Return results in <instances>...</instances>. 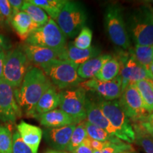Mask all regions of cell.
I'll return each mask as SVG.
<instances>
[{
  "instance_id": "1f68e13d",
  "label": "cell",
  "mask_w": 153,
  "mask_h": 153,
  "mask_svg": "<svg viewBox=\"0 0 153 153\" xmlns=\"http://www.w3.org/2000/svg\"><path fill=\"white\" fill-rule=\"evenodd\" d=\"M91 41H92V31L89 27L85 26L72 43L77 48L85 50L91 47Z\"/></svg>"
},
{
  "instance_id": "603a6c76",
  "label": "cell",
  "mask_w": 153,
  "mask_h": 153,
  "mask_svg": "<svg viewBox=\"0 0 153 153\" xmlns=\"http://www.w3.org/2000/svg\"><path fill=\"white\" fill-rule=\"evenodd\" d=\"M29 2L41 8L49 15L50 18L56 20L66 0H29Z\"/></svg>"
},
{
  "instance_id": "83f0119b",
  "label": "cell",
  "mask_w": 153,
  "mask_h": 153,
  "mask_svg": "<svg viewBox=\"0 0 153 153\" xmlns=\"http://www.w3.org/2000/svg\"><path fill=\"white\" fill-rule=\"evenodd\" d=\"M141 98L143 99L145 110L149 114L153 112V88L148 80H142L135 83Z\"/></svg>"
},
{
  "instance_id": "8992f818",
  "label": "cell",
  "mask_w": 153,
  "mask_h": 153,
  "mask_svg": "<svg viewBox=\"0 0 153 153\" xmlns=\"http://www.w3.org/2000/svg\"><path fill=\"white\" fill-rule=\"evenodd\" d=\"M87 20V11L82 3L67 1L57 17L56 24L67 38H73L85 27Z\"/></svg>"
},
{
  "instance_id": "8d00e7d4",
  "label": "cell",
  "mask_w": 153,
  "mask_h": 153,
  "mask_svg": "<svg viewBox=\"0 0 153 153\" xmlns=\"http://www.w3.org/2000/svg\"><path fill=\"white\" fill-rule=\"evenodd\" d=\"M142 127L150 134L153 133V112L148 115V116L143 121L139 123Z\"/></svg>"
},
{
  "instance_id": "f35d334b",
  "label": "cell",
  "mask_w": 153,
  "mask_h": 153,
  "mask_svg": "<svg viewBox=\"0 0 153 153\" xmlns=\"http://www.w3.org/2000/svg\"><path fill=\"white\" fill-rule=\"evenodd\" d=\"M11 42L8 38H7L4 36L0 33V53L4 52L11 49Z\"/></svg>"
},
{
  "instance_id": "d590c367",
  "label": "cell",
  "mask_w": 153,
  "mask_h": 153,
  "mask_svg": "<svg viewBox=\"0 0 153 153\" xmlns=\"http://www.w3.org/2000/svg\"><path fill=\"white\" fill-rule=\"evenodd\" d=\"M84 142H85L93 151H100L106 148V147L108 146L111 143H115V142H111V141L101 142V141H98V140H95L91 139L88 137L85 140Z\"/></svg>"
},
{
  "instance_id": "484cf974",
  "label": "cell",
  "mask_w": 153,
  "mask_h": 153,
  "mask_svg": "<svg viewBox=\"0 0 153 153\" xmlns=\"http://www.w3.org/2000/svg\"><path fill=\"white\" fill-rule=\"evenodd\" d=\"M129 51L135 60L146 68L148 69L153 62V45H135Z\"/></svg>"
},
{
  "instance_id": "f546056e",
  "label": "cell",
  "mask_w": 153,
  "mask_h": 153,
  "mask_svg": "<svg viewBox=\"0 0 153 153\" xmlns=\"http://www.w3.org/2000/svg\"><path fill=\"white\" fill-rule=\"evenodd\" d=\"M87 137V133L86 131L85 125H84V122L76 124L73 132H72L70 141L69 143L68 148H67V151H68L69 153L72 152L76 148H78Z\"/></svg>"
},
{
  "instance_id": "60d3db41",
  "label": "cell",
  "mask_w": 153,
  "mask_h": 153,
  "mask_svg": "<svg viewBox=\"0 0 153 153\" xmlns=\"http://www.w3.org/2000/svg\"><path fill=\"white\" fill-rule=\"evenodd\" d=\"M6 53L1 52L0 53V79H1L2 76V72H3V65H4V60Z\"/></svg>"
},
{
  "instance_id": "4fadbf2b",
  "label": "cell",
  "mask_w": 153,
  "mask_h": 153,
  "mask_svg": "<svg viewBox=\"0 0 153 153\" xmlns=\"http://www.w3.org/2000/svg\"><path fill=\"white\" fill-rule=\"evenodd\" d=\"M85 90L97 93L101 99L106 101H113L119 99L122 94L121 79L118 75L111 81L104 82L92 78L84 81L79 85Z\"/></svg>"
},
{
  "instance_id": "d4e9b609",
  "label": "cell",
  "mask_w": 153,
  "mask_h": 153,
  "mask_svg": "<svg viewBox=\"0 0 153 153\" xmlns=\"http://www.w3.org/2000/svg\"><path fill=\"white\" fill-rule=\"evenodd\" d=\"M21 11L26 13L39 28L46 24L50 19L48 15L43 9L28 1H24Z\"/></svg>"
},
{
  "instance_id": "cb8c5ba5",
  "label": "cell",
  "mask_w": 153,
  "mask_h": 153,
  "mask_svg": "<svg viewBox=\"0 0 153 153\" xmlns=\"http://www.w3.org/2000/svg\"><path fill=\"white\" fill-rule=\"evenodd\" d=\"M135 133V142L145 153H153V139L139 123H132Z\"/></svg>"
},
{
  "instance_id": "f1b7e54d",
  "label": "cell",
  "mask_w": 153,
  "mask_h": 153,
  "mask_svg": "<svg viewBox=\"0 0 153 153\" xmlns=\"http://www.w3.org/2000/svg\"><path fill=\"white\" fill-rule=\"evenodd\" d=\"M84 125H85L86 131H87V137L89 138L95 140L101 141V142H105V141L118 142L120 140L118 137L110 135L104 130L89 123L88 121L84 122Z\"/></svg>"
},
{
  "instance_id": "ee69618b",
  "label": "cell",
  "mask_w": 153,
  "mask_h": 153,
  "mask_svg": "<svg viewBox=\"0 0 153 153\" xmlns=\"http://www.w3.org/2000/svg\"><path fill=\"white\" fill-rule=\"evenodd\" d=\"M0 26H1V27L4 26V20L2 18V16H1V11H0Z\"/></svg>"
},
{
  "instance_id": "3957f363",
  "label": "cell",
  "mask_w": 153,
  "mask_h": 153,
  "mask_svg": "<svg viewBox=\"0 0 153 153\" xmlns=\"http://www.w3.org/2000/svg\"><path fill=\"white\" fill-rule=\"evenodd\" d=\"M40 68L53 85L58 89L65 90L76 87L84 82L77 74L79 65L70 61L55 59Z\"/></svg>"
},
{
  "instance_id": "2e32d148",
  "label": "cell",
  "mask_w": 153,
  "mask_h": 153,
  "mask_svg": "<svg viewBox=\"0 0 153 153\" xmlns=\"http://www.w3.org/2000/svg\"><path fill=\"white\" fill-rule=\"evenodd\" d=\"M101 49L97 46H91L87 49H79L73 45L72 42L67 43L60 56V60H68L75 64H82L88 60L100 55Z\"/></svg>"
},
{
  "instance_id": "74e56055",
  "label": "cell",
  "mask_w": 153,
  "mask_h": 153,
  "mask_svg": "<svg viewBox=\"0 0 153 153\" xmlns=\"http://www.w3.org/2000/svg\"><path fill=\"white\" fill-rule=\"evenodd\" d=\"M8 1L11 8V11H12L13 17H14L22 10V7L24 4V1H22V0H8Z\"/></svg>"
},
{
  "instance_id": "44dd1931",
  "label": "cell",
  "mask_w": 153,
  "mask_h": 153,
  "mask_svg": "<svg viewBox=\"0 0 153 153\" xmlns=\"http://www.w3.org/2000/svg\"><path fill=\"white\" fill-rule=\"evenodd\" d=\"M113 57L111 55L103 54L88 60L79 65L77 70V74L82 79H92L100 71L101 68L107 61Z\"/></svg>"
},
{
  "instance_id": "d6a6232c",
  "label": "cell",
  "mask_w": 153,
  "mask_h": 153,
  "mask_svg": "<svg viewBox=\"0 0 153 153\" xmlns=\"http://www.w3.org/2000/svg\"><path fill=\"white\" fill-rule=\"evenodd\" d=\"M134 150L133 147L129 143L122 140L111 143L108 146L100 151H94L93 153H120L125 151Z\"/></svg>"
},
{
  "instance_id": "836d02e7",
  "label": "cell",
  "mask_w": 153,
  "mask_h": 153,
  "mask_svg": "<svg viewBox=\"0 0 153 153\" xmlns=\"http://www.w3.org/2000/svg\"><path fill=\"white\" fill-rule=\"evenodd\" d=\"M12 153H33L29 147L25 144L17 131L13 134Z\"/></svg>"
},
{
  "instance_id": "c3c4849f",
  "label": "cell",
  "mask_w": 153,
  "mask_h": 153,
  "mask_svg": "<svg viewBox=\"0 0 153 153\" xmlns=\"http://www.w3.org/2000/svg\"><path fill=\"white\" fill-rule=\"evenodd\" d=\"M150 136L152 137V138L153 139V133H152V134H150Z\"/></svg>"
},
{
  "instance_id": "f6af8a7d",
  "label": "cell",
  "mask_w": 153,
  "mask_h": 153,
  "mask_svg": "<svg viewBox=\"0 0 153 153\" xmlns=\"http://www.w3.org/2000/svg\"><path fill=\"white\" fill-rule=\"evenodd\" d=\"M120 153H137L135 150H129V151H125V152H122Z\"/></svg>"
},
{
  "instance_id": "ba28073f",
  "label": "cell",
  "mask_w": 153,
  "mask_h": 153,
  "mask_svg": "<svg viewBox=\"0 0 153 153\" xmlns=\"http://www.w3.org/2000/svg\"><path fill=\"white\" fill-rule=\"evenodd\" d=\"M116 57L120 64L118 75L121 79L122 93L131 84H135L142 80L153 79L148 69L140 64L129 50L127 51L118 50Z\"/></svg>"
},
{
  "instance_id": "d6986e66",
  "label": "cell",
  "mask_w": 153,
  "mask_h": 153,
  "mask_svg": "<svg viewBox=\"0 0 153 153\" xmlns=\"http://www.w3.org/2000/svg\"><path fill=\"white\" fill-rule=\"evenodd\" d=\"M60 91H57V88L53 85L51 86L38 101L33 117L37 118L42 114L56 109L60 105Z\"/></svg>"
},
{
  "instance_id": "e575fe53",
  "label": "cell",
  "mask_w": 153,
  "mask_h": 153,
  "mask_svg": "<svg viewBox=\"0 0 153 153\" xmlns=\"http://www.w3.org/2000/svg\"><path fill=\"white\" fill-rule=\"evenodd\" d=\"M0 11L2 16L4 26H10L13 15L8 0H0Z\"/></svg>"
},
{
  "instance_id": "9a60e30c",
  "label": "cell",
  "mask_w": 153,
  "mask_h": 153,
  "mask_svg": "<svg viewBox=\"0 0 153 153\" xmlns=\"http://www.w3.org/2000/svg\"><path fill=\"white\" fill-rule=\"evenodd\" d=\"M21 48L27 57L30 62L41 66L42 65L55 60L60 59L62 51H57L48 48L38 46L25 43L21 46Z\"/></svg>"
},
{
  "instance_id": "ab89813d",
  "label": "cell",
  "mask_w": 153,
  "mask_h": 153,
  "mask_svg": "<svg viewBox=\"0 0 153 153\" xmlns=\"http://www.w3.org/2000/svg\"><path fill=\"white\" fill-rule=\"evenodd\" d=\"M94 151L85 142H83L78 148L70 153H93Z\"/></svg>"
},
{
  "instance_id": "e0dca14e",
  "label": "cell",
  "mask_w": 153,
  "mask_h": 153,
  "mask_svg": "<svg viewBox=\"0 0 153 153\" xmlns=\"http://www.w3.org/2000/svg\"><path fill=\"white\" fill-rule=\"evenodd\" d=\"M85 108L86 114H87L86 119H87L89 123L104 130L110 135H114L116 137H118L117 132L111 125L110 122L101 111V108H99L97 102L87 97L85 101Z\"/></svg>"
},
{
  "instance_id": "30bf717a",
  "label": "cell",
  "mask_w": 153,
  "mask_h": 153,
  "mask_svg": "<svg viewBox=\"0 0 153 153\" xmlns=\"http://www.w3.org/2000/svg\"><path fill=\"white\" fill-rule=\"evenodd\" d=\"M60 109L65 112L75 121L82 123L87 118L85 101L87 91L82 87H74L60 91Z\"/></svg>"
},
{
  "instance_id": "9c48e42d",
  "label": "cell",
  "mask_w": 153,
  "mask_h": 153,
  "mask_svg": "<svg viewBox=\"0 0 153 153\" xmlns=\"http://www.w3.org/2000/svg\"><path fill=\"white\" fill-rule=\"evenodd\" d=\"M26 43L62 51L68 43L67 37L56 22L50 18L46 24L38 28L30 34Z\"/></svg>"
},
{
  "instance_id": "7c38bea8",
  "label": "cell",
  "mask_w": 153,
  "mask_h": 153,
  "mask_svg": "<svg viewBox=\"0 0 153 153\" xmlns=\"http://www.w3.org/2000/svg\"><path fill=\"white\" fill-rule=\"evenodd\" d=\"M22 111L17 104L14 89L4 80L0 79V120L14 123L22 117Z\"/></svg>"
},
{
  "instance_id": "7dc6e473",
  "label": "cell",
  "mask_w": 153,
  "mask_h": 153,
  "mask_svg": "<svg viewBox=\"0 0 153 153\" xmlns=\"http://www.w3.org/2000/svg\"><path fill=\"white\" fill-rule=\"evenodd\" d=\"M144 2H145V3H148V4H153V0H152V1H144Z\"/></svg>"
},
{
  "instance_id": "681fc988",
  "label": "cell",
  "mask_w": 153,
  "mask_h": 153,
  "mask_svg": "<svg viewBox=\"0 0 153 153\" xmlns=\"http://www.w3.org/2000/svg\"><path fill=\"white\" fill-rule=\"evenodd\" d=\"M1 26H0V28H1Z\"/></svg>"
},
{
  "instance_id": "7a4b0ae2",
  "label": "cell",
  "mask_w": 153,
  "mask_h": 153,
  "mask_svg": "<svg viewBox=\"0 0 153 153\" xmlns=\"http://www.w3.org/2000/svg\"><path fill=\"white\" fill-rule=\"evenodd\" d=\"M131 43L153 45V7L145 3L134 9L125 19Z\"/></svg>"
},
{
  "instance_id": "7402d4cb",
  "label": "cell",
  "mask_w": 153,
  "mask_h": 153,
  "mask_svg": "<svg viewBox=\"0 0 153 153\" xmlns=\"http://www.w3.org/2000/svg\"><path fill=\"white\" fill-rule=\"evenodd\" d=\"M12 27L22 41H26L30 34L39 28L30 17L24 11H20L13 17L11 23Z\"/></svg>"
},
{
  "instance_id": "bcb514c9",
  "label": "cell",
  "mask_w": 153,
  "mask_h": 153,
  "mask_svg": "<svg viewBox=\"0 0 153 153\" xmlns=\"http://www.w3.org/2000/svg\"><path fill=\"white\" fill-rule=\"evenodd\" d=\"M148 82H150V84L151 85H152V88H153V79H148Z\"/></svg>"
},
{
  "instance_id": "ffe728a7",
  "label": "cell",
  "mask_w": 153,
  "mask_h": 153,
  "mask_svg": "<svg viewBox=\"0 0 153 153\" xmlns=\"http://www.w3.org/2000/svg\"><path fill=\"white\" fill-rule=\"evenodd\" d=\"M41 125L45 128H60L62 126L76 125L73 118L61 109H56L47 112L37 118Z\"/></svg>"
},
{
  "instance_id": "ac0fdd59",
  "label": "cell",
  "mask_w": 153,
  "mask_h": 153,
  "mask_svg": "<svg viewBox=\"0 0 153 153\" xmlns=\"http://www.w3.org/2000/svg\"><path fill=\"white\" fill-rule=\"evenodd\" d=\"M17 131L25 144L29 147L33 153H38L43 136L42 129L22 120L17 125Z\"/></svg>"
},
{
  "instance_id": "7bdbcfd3",
  "label": "cell",
  "mask_w": 153,
  "mask_h": 153,
  "mask_svg": "<svg viewBox=\"0 0 153 153\" xmlns=\"http://www.w3.org/2000/svg\"><path fill=\"white\" fill-rule=\"evenodd\" d=\"M148 69H149V71H150V74H152V78H153V62H152V63H151L150 65L149 66Z\"/></svg>"
},
{
  "instance_id": "5bb4252c",
  "label": "cell",
  "mask_w": 153,
  "mask_h": 153,
  "mask_svg": "<svg viewBox=\"0 0 153 153\" xmlns=\"http://www.w3.org/2000/svg\"><path fill=\"white\" fill-rule=\"evenodd\" d=\"M75 124L60 128H45L43 135L45 142L54 150L65 152Z\"/></svg>"
},
{
  "instance_id": "4316f807",
  "label": "cell",
  "mask_w": 153,
  "mask_h": 153,
  "mask_svg": "<svg viewBox=\"0 0 153 153\" xmlns=\"http://www.w3.org/2000/svg\"><path fill=\"white\" fill-rule=\"evenodd\" d=\"M120 64L116 57H112L105 63L100 71L95 76L96 79L100 81L108 82L115 79L119 74Z\"/></svg>"
},
{
  "instance_id": "b9f144b4",
  "label": "cell",
  "mask_w": 153,
  "mask_h": 153,
  "mask_svg": "<svg viewBox=\"0 0 153 153\" xmlns=\"http://www.w3.org/2000/svg\"><path fill=\"white\" fill-rule=\"evenodd\" d=\"M45 153H69V152H62V151H56V150H51L47 151V152Z\"/></svg>"
},
{
  "instance_id": "4dcf8cb0",
  "label": "cell",
  "mask_w": 153,
  "mask_h": 153,
  "mask_svg": "<svg viewBox=\"0 0 153 153\" xmlns=\"http://www.w3.org/2000/svg\"><path fill=\"white\" fill-rule=\"evenodd\" d=\"M13 135L7 126L0 125V153H12Z\"/></svg>"
},
{
  "instance_id": "6da1fadb",
  "label": "cell",
  "mask_w": 153,
  "mask_h": 153,
  "mask_svg": "<svg viewBox=\"0 0 153 153\" xmlns=\"http://www.w3.org/2000/svg\"><path fill=\"white\" fill-rule=\"evenodd\" d=\"M53 86L51 80L38 67H30L19 89H14L17 104L26 116L33 117L38 101Z\"/></svg>"
},
{
  "instance_id": "277c9868",
  "label": "cell",
  "mask_w": 153,
  "mask_h": 153,
  "mask_svg": "<svg viewBox=\"0 0 153 153\" xmlns=\"http://www.w3.org/2000/svg\"><path fill=\"white\" fill-rule=\"evenodd\" d=\"M104 26L108 38L118 50L127 51L131 48L123 9L119 4H111L107 6L104 14Z\"/></svg>"
},
{
  "instance_id": "5b68a950",
  "label": "cell",
  "mask_w": 153,
  "mask_h": 153,
  "mask_svg": "<svg viewBox=\"0 0 153 153\" xmlns=\"http://www.w3.org/2000/svg\"><path fill=\"white\" fill-rule=\"evenodd\" d=\"M97 104L111 125L117 132L118 139L129 144L135 143V133L133 125L122 109L119 101L118 99L106 101L100 99Z\"/></svg>"
},
{
  "instance_id": "8fae6325",
  "label": "cell",
  "mask_w": 153,
  "mask_h": 153,
  "mask_svg": "<svg viewBox=\"0 0 153 153\" xmlns=\"http://www.w3.org/2000/svg\"><path fill=\"white\" fill-rule=\"evenodd\" d=\"M119 103L130 121L140 123L150 114L145 110L143 99L135 84L126 87L120 97Z\"/></svg>"
},
{
  "instance_id": "52a82bcc",
  "label": "cell",
  "mask_w": 153,
  "mask_h": 153,
  "mask_svg": "<svg viewBox=\"0 0 153 153\" xmlns=\"http://www.w3.org/2000/svg\"><path fill=\"white\" fill-rule=\"evenodd\" d=\"M30 67L21 47L12 49L6 53L1 78L13 89H19Z\"/></svg>"
}]
</instances>
